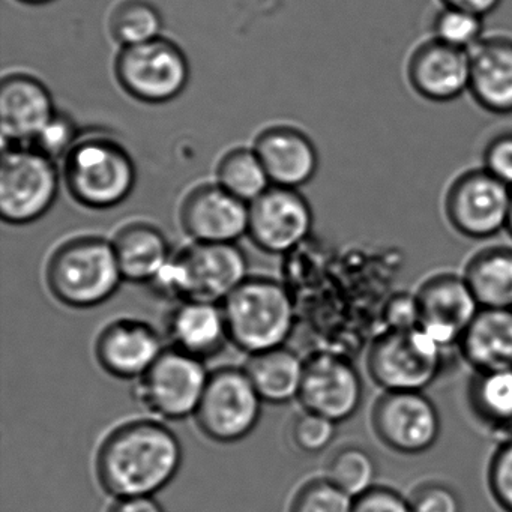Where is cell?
Segmentation results:
<instances>
[{
  "label": "cell",
  "mask_w": 512,
  "mask_h": 512,
  "mask_svg": "<svg viewBox=\"0 0 512 512\" xmlns=\"http://www.w3.org/2000/svg\"><path fill=\"white\" fill-rule=\"evenodd\" d=\"M182 445L163 422L136 419L110 431L95 458L103 490L116 499L154 496L182 466Z\"/></svg>",
  "instance_id": "1"
},
{
  "label": "cell",
  "mask_w": 512,
  "mask_h": 512,
  "mask_svg": "<svg viewBox=\"0 0 512 512\" xmlns=\"http://www.w3.org/2000/svg\"><path fill=\"white\" fill-rule=\"evenodd\" d=\"M247 274V254L238 245L193 242L173 254L149 286L172 301L220 304Z\"/></svg>",
  "instance_id": "2"
},
{
  "label": "cell",
  "mask_w": 512,
  "mask_h": 512,
  "mask_svg": "<svg viewBox=\"0 0 512 512\" xmlns=\"http://www.w3.org/2000/svg\"><path fill=\"white\" fill-rule=\"evenodd\" d=\"M221 307L229 340L250 355L286 346L295 334V304L283 281L248 277Z\"/></svg>",
  "instance_id": "3"
},
{
  "label": "cell",
  "mask_w": 512,
  "mask_h": 512,
  "mask_svg": "<svg viewBox=\"0 0 512 512\" xmlns=\"http://www.w3.org/2000/svg\"><path fill=\"white\" fill-rule=\"evenodd\" d=\"M46 281L50 293L67 307L92 308L109 301L124 277L112 241L79 236L53 251Z\"/></svg>",
  "instance_id": "4"
},
{
  "label": "cell",
  "mask_w": 512,
  "mask_h": 512,
  "mask_svg": "<svg viewBox=\"0 0 512 512\" xmlns=\"http://www.w3.org/2000/svg\"><path fill=\"white\" fill-rule=\"evenodd\" d=\"M71 197L89 209H112L134 191L137 169L130 152L106 136L77 140L62 169Z\"/></svg>",
  "instance_id": "5"
},
{
  "label": "cell",
  "mask_w": 512,
  "mask_h": 512,
  "mask_svg": "<svg viewBox=\"0 0 512 512\" xmlns=\"http://www.w3.org/2000/svg\"><path fill=\"white\" fill-rule=\"evenodd\" d=\"M443 352L422 329H386L371 343L365 365L383 392H424L442 371Z\"/></svg>",
  "instance_id": "6"
},
{
  "label": "cell",
  "mask_w": 512,
  "mask_h": 512,
  "mask_svg": "<svg viewBox=\"0 0 512 512\" xmlns=\"http://www.w3.org/2000/svg\"><path fill=\"white\" fill-rule=\"evenodd\" d=\"M55 161L26 146L4 148L0 163V215L14 226L40 220L58 199Z\"/></svg>",
  "instance_id": "7"
},
{
  "label": "cell",
  "mask_w": 512,
  "mask_h": 512,
  "mask_svg": "<svg viewBox=\"0 0 512 512\" xmlns=\"http://www.w3.org/2000/svg\"><path fill=\"white\" fill-rule=\"evenodd\" d=\"M119 86L134 100L166 104L176 100L190 82V64L184 50L160 37L137 46L122 47L116 56Z\"/></svg>",
  "instance_id": "8"
},
{
  "label": "cell",
  "mask_w": 512,
  "mask_h": 512,
  "mask_svg": "<svg viewBox=\"0 0 512 512\" xmlns=\"http://www.w3.org/2000/svg\"><path fill=\"white\" fill-rule=\"evenodd\" d=\"M262 401L245 370L221 367L209 374L194 419L208 439L239 442L259 424Z\"/></svg>",
  "instance_id": "9"
},
{
  "label": "cell",
  "mask_w": 512,
  "mask_h": 512,
  "mask_svg": "<svg viewBox=\"0 0 512 512\" xmlns=\"http://www.w3.org/2000/svg\"><path fill=\"white\" fill-rule=\"evenodd\" d=\"M209 374L203 359L170 347L137 379L134 395L157 418L179 421L196 413Z\"/></svg>",
  "instance_id": "10"
},
{
  "label": "cell",
  "mask_w": 512,
  "mask_h": 512,
  "mask_svg": "<svg viewBox=\"0 0 512 512\" xmlns=\"http://www.w3.org/2000/svg\"><path fill=\"white\" fill-rule=\"evenodd\" d=\"M511 200L512 188L479 167L452 181L443 209L455 232L481 241L508 229Z\"/></svg>",
  "instance_id": "11"
},
{
  "label": "cell",
  "mask_w": 512,
  "mask_h": 512,
  "mask_svg": "<svg viewBox=\"0 0 512 512\" xmlns=\"http://www.w3.org/2000/svg\"><path fill=\"white\" fill-rule=\"evenodd\" d=\"M371 427L391 451L418 455L436 445L442 422L436 404L424 392H383L371 410Z\"/></svg>",
  "instance_id": "12"
},
{
  "label": "cell",
  "mask_w": 512,
  "mask_h": 512,
  "mask_svg": "<svg viewBox=\"0 0 512 512\" xmlns=\"http://www.w3.org/2000/svg\"><path fill=\"white\" fill-rule=\"evenodd\" d=\"M313 224V209L295 188L271 185L248 205V235L268 254L296 250L311 238Z\"/></svg>",
  "instance_id": "13"
},
{
  "label": "cell",
  "mask_w": 512,
  "mask_h": 512,
  "mask_svg": "<svg viewBox=\"0 0 512 512\" xmlns=\"http://www.w3.org/2000/svg\"><path fill=\"white\" fill-rule=\"evenodd\" d=\"M362 397L361 376L349 359L332 352L313 353L305 358L298 397L304 410L340 424L358 412Z\"/></svg>",
  "instance_id": "14"
},
{
  "label": "cell",
  "mask_w": 512,
  "mask_h": 512,
  "mask_svg": "<svg viewBox=\"0 0 512 512\" xmlns=\"http://www.w3.org/2000/svg\"><path fill=\"white\" fill-rule=\"evenodd\" d=\"M415 298L419 329L443 349L455 344L458 346L481 310L463 274L442 272L433 275L419 286Z\"/></svg>",
  "instance_id": "15"
},
{
  "label": "cell",
  "mask_w": 512,
  "mask_h": 512,
  "mask_svg": "<svg viewBox=\"0 0 512 512\" xmlns=\"http://www.w3.org/2000/svg\"><path fill=\"white\" fill-rule=\"evenodd\" d=\"M179 220L194 242L236 244L248 233V203L218 184L200 185L185 197Z\"/></svg>",
  "instance_id": "16"
},
{
  "label": "cell",
  "mask_w": 512,
  "mask_h": 512,
  "mask_svg": "<svg viewBox=\"0 0 512 512\" xmlns=\"http://www.w3.org/2000/svg\"><path fill=\"white\" fill-rule=\"evenodd\" d=\"M58 110L49 88L28 74H10L0 85L4 148L29 146Z\"/></svg>",
  "instance_id": "17"
},
{
  "label": "cell",
  "mask_w": 512,
  "mask_h": 512,
  "mask_svg": "<svg viewBox=\"0 0 512 512\" xmlns=\"http://www.w3.org/2000/svg\"><path fill=\"white\" fill-rule=\"evenodd\" d=\"M410 88L431 103H451L469 92V53L430 38L407 61Z\"/></svg>",
  "instance_id": "18"
},
{
  "label": "cell",
  "mask_w": 512,
  "mask_h": 512,
  "mask_svg": "<svg viewBox=\"0 0 512 512\" xmlns=\"http://www.w3.org/2000/svg\"><path fill=\"white\" fill-rule=\"evenodd\" d=\"M163 352L160 334L149 323L136 319L109 323L95 343L98 364L119 379H140Z\"/></svg>",
  "instance_id": "19"
},
{
  "label": "cell",
  "mask_w": 512,
  "mask_h": 512,
  "mask_svg": "<svg viewBox=\"0 0 512 512\" xmlns=\"http://www.w3.org/2000/svg\"><path fill=\"white\" fill-rule=\"evenodd\" d=\"M259 155L272 185L295 188L313 181L319 170V152L313 140L298 128L275 125L257 136Z\"/></svg>",
  "instance_id": "20"
},
{
  "label": "cell",
  "mask_w": 512,
  "mask_h": 512,
  "mask_svg": "<svg viewBox=\"0 0 512 512\" xmlns=\"http://www.w3.org/2000/svg\"><path fill=\"white\" fill-rule=\"evenodd\" d=\"M467 53L470 97L487 112L512 115V38L484 37Z\"/></svg>",
  "instance_id": "21"
},
{
  "label": "cell",
  "mask_w": 512,
  "mask_h": 512,
  "mask_svg": "<svg viewBox=\"0 0 512 512\" xmlns=\"http://www.w3.org/2000/svg\"><path fill=\"white\" fill-rule=\"evenodd\" d=\"M167 335L173 349L203 361L217 356L230 341L223 307L214 302H178L167 319Z\"/></svg>",
  "instance_id": "22"
},
{
  "label": "cell",
  "mask_w": 512,
  "mask_h": 512,
  "mask_svg": "<svg viewBox=\"0 0 512 512\" xmlns=\"http://www.w3.org/2000/svg\"><path fill=\"white\" fill-rule=\"evenodd\" d=\"M458 347L473 371L512 367V310L481 308Z\"/></svg>",
  "instance_id": "23"
},
{
  "label": "cell",
  "mask_w": 512,
  "mask_h": 512,
  "mask_svg": "<svg viewBox=\"0 0 512 512\" xmlns=\"http://www.w3.org/2000/svg\"><path fill=\"white\" fill-rule=\"evenodd\" d=\"M124 280L151 283L173 256L163 230L145 221L127 224L112 239Z\"/></svg>",
  "instance_id": "24"
},
{
  "label": "cell",
  "mask_w": 512,
  "mask_h": 512,
  "mask_svg": "<svg viewBox=\"0 0 512 512\" xmlns=\"http://www.w3.org/2000/svg\"><path fill=\"white\" fill-rule=\"evenodd\" d=\"M304 368L305 358L298 350L280 346L253 353L244 370L263 401L284 404L299 397Z\"/></svg>",
  "instance_id": "25"
},
{
  "label": "cell",
  "mask_w": 512,
  "mask_h": 512,
  "mask_svg": "<svg viewBox=\"0 0 512 512\" xmlns=\"http://www.w3.org/2000/svg\"><path fill=\"white\" fill-rule=\"evenodd\" d=\"M463 277L479 307L512 310V248H482L470 257Z\"/></svg>",
  "instance_id": "26"
},
{
  "label": "cell",
  "mask_w": 512,
  "mask_h": 512,
  "mask_svg": "<svg viewBox=\"0 0 512 512\" xmlns=\"http://www.w3.org/2000/svg\"><path fill=\"white\" fill-rule=\"evenodd\" d=\"M467 398L473 415L482 424L512 433V367L475 371Z\"/></svg>",
  "instance_id": "27"
},
{
  "label": "cell",
  "mask_w": 512,
  "mask_h": 512,
  "mask_svg": "<svg viewBox=\"0 0 512 512\" xmlns=\"http://www.w3.org/2000/svg\"><path fill=\"white\" fill-rule=\"evenodd\" d=\"M217 179L220 187L248 205L272 185L259 155L247 148L233 149L221 158Z\"/></svg>",
  "instance_id": "28"
},
{
  "label": "cell",
  "mask_w": 512,
  "mask_h": 512,
  "mask_svg": "<svg viewBox=\"0 0 512 512\" xmlns=\"http://www.w3.org/2000/svg\"><path fill=\"white\" fill-rule=\"evenodd\" d=\"M163 26V16L151 0H121L109 16L110 35L121 47L157 40Z\"/></svg>",
  "instance_id": "29"
},
{
  "label": "cell",
  "mask_w": 512,
  "mask_h": 512,
  "mask_svg": "<svg viewBox=\"0 0 512 512\" xmlns=\"http://www.w3.org/2000/svg\"><path fill=\"white\" fill-rule=\"evenodd\" d=\"M376 476L377 466L373 455L355 445L338 449L325 469V478L353 499L371 490L376 485Z\"/></svg>",
  "instance_id": "30"
},
{
  "label": "cell",
  "mask_w": 512,
  "mask_h": 512,
  "mask_svg": "<svg viewBox=\"0 0 512 512\" xmlns=\"http://www.w3.org/2000/svg\"><path fill=\"white\" fill-rule=\"evenodd\" d=\"M431 38L469 52L484 38V17L458 8L442 7L431 20Z\"/></svg>",
  "instance_id": "31"
},
{
  "label": "cell",
  "mask_w": 512,
  "mask_h": 512,
  "mask_svg": "<svg viewBox=\"0 0 512 512\" xmlns=\"http://www.w3.org/2000/svg\"><path fill=\"white\" fill-rule=\"evenodd\" d=\"M355 499L326 478L305 482L293 497L289 512H353Z\"/></svg>",
  "instance_id": "32"
},
{
  "label": "cell",
  "mask_w": 512,
  "mask_h": 512,
  "mask_svg": "<svg viewBox=\"0 0 512 512\" xmlns=\"http://www.w3.org/2000/svg\"><path fill=\"white\" fill-rule=\"evenodd\" d=\"M77 140H79V133H77L76 122L67 113L56 112L52 121L26 148L35 149L53 161L58 158L64 160L68 152L76 145Z\"/></svg>",
  "instance_id": "33"
},
{
  "label": "cell",
  "mask_w": 512,
  "mask_h": 512,
  "mask_svg": "<svg viewBox=\"0 0 512 512\" xmlns=\"http://www.w3.org/2000/svg\"><path fill=\"white\" fill-rule=\"evenodd\" d=\"M487 485L496 505L503 512H512V433H508L491 455Z\"/></svg>",
  "instance_id": "34"
},
{
  "label": "cell",
  "mask_w": 512,
  "mask_h": 512,
  "mask_svg": "<svg viewBox=\"0 0 512 512\" xmlns=\"http://www.w3.org/2000/svg\"><path fill=\"white\" fill-rule=\"evenodd\" d=\"M292 440L305 454H319L331 445L337 434V424L317 413L304 412L292 424Z\"/></svg>",
  "instance_id": "35"
},
{
  "label": "cell",
  "mask_w": 512,
  "mask_h": 512,
  "mask_svg": "<svg viewBox=\"0 0 512 512\" xmlns=\"http://www.w3.org/2000/svg\"><path fill=\"white\" fill-rule=\"evenodd\" d=\"M413 512H463L460 494L443 482H424L409 496Z\"/></svg>",
  "instance_id": "36"
},
{
  "label": "cell",
  "mask_w": 512,
  "mask_h": 512,
  "mask_svg": "<svg viewBox=\"0 0 512 512\" xmlns=\"http://www.w3.org/2000/svg\"><path fill=\"white\" fill-rule=\"evenodd\" d=\"M482 169L512 188V130L491 137L482 151Z\"/></svg>",
  "instance_id": "37"
},
{
  "label": "cell",
  "mask_w": 512,
  "mask_h": 512,
  "mask_svg": "<svg viewBox=\"0 0 512 512\" xmlns=\"http://www.w3.org/2000/svg\"><path fill=\"white\" fill-rule=\"evenodd\" d=\"M353 512H413L409 497L394 488L374 485L367 493L356 497Z\"/></svg>",
  "instance_id": "38"
},
{
  "label": "cell",
  "mask_w": 512,
  "mask_h": 512,
  "mask_svg": "<svg viewBox=\"0 0 512 512\" xmlns=\"http://www.w3.org/2000/svg\"><path fill=\"white\" fill-rule=\"evenodd\" d=\"M385 322L386 329L419 328L415 295H398L391 299L386 305Z\"/></svg>",
  "instance_id": "39"
},
{
  "label": "cell",
  "mask_w": 512,
  "mask_h": 512,
  "mask_svg": "<svg viewBox=\"0 0 512 512\" xmlns=\"http://www.w3.org/2000/svg\"><path fill=\"white\" fill-rule=\"evenodd\" d=\"M107 512H166L152 496L118 499Z\"/></svg>",
  "instance_id": "40"
},
{
  "label": "cell",
  "mask_w": 512,
  "mask_h": 512,
  "mask_svg": "<svg viewBox=\"0 0 512 512\" xmlns=\"http://www.w3.org/2000/svg\"><path fill=\"white\" fill-rule=\"evenodd\" d=\"M502 2L503 0H440L442 7L458 8L481 17L494 13Z\"/></svg>",
  "instance_id": "41"
},
{
  "label": "cell",
  "mask_w": 512,
  "mask_h": 512,
  "mask_svg": "<svg viewBox=\"0 0 512 512\" xmlns=\"http://www.w3.org/2000/svg\"><path fill=\"white\" fill-rule=\"evenodd\" d=\"M19 2L26 5H47L53 2V0H19Z\"/></svg>",
  "instance_id": "42"
},
{
  "label": "cell",
  "mask_w": 512,
  "mask_h": 512,
  "mask_svg": "<svg viewBox=\"0 0 512 512\" xmlns=\"http://www.w3.org/2000/svg\"><path fill=\"white\" fill-rule=\"evenodd\" d=\"M506 232H508L512 238V200H511V211H509L508 229H506Z\"/></svg>",
  "instance_id": "43"
}]
</instances>
